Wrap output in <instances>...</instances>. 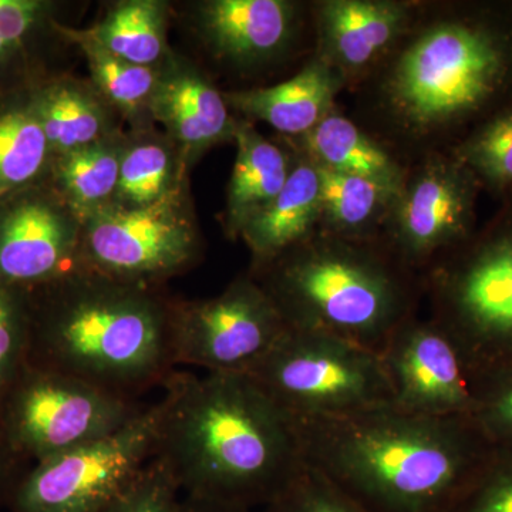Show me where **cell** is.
<instances>
[{"label": "cell", "mask_w": 512, "mask_h": 512, "mask_svg": "<svg viewBox=\"0 0 512 512\" xmlns=\"http://www.w3.org/2000/svg\"><path fill=\"white\" fill-rule=\"evenodd\" d=\"M298 28V5L288 0H210L197 29L218 59L254 66L284 52Z\"/></svg>", "instance_id": "cell-16"}, {"label": "cell", "mask_w": 512, "mask_h": 512, "mask_svg": "<svg viewBox=\"0 0 512 512\" xmlns=\"http://www.w3.org/2000/svg\"><path fill=\"white\" fill-rule=\"evenodd\" d=\"M289 326L251 275L239 276L218 296L173 301L171 345L175 366L207 373L249 375Z\"/></svg>", "instance_id": "cell-11"}, {"label": "cell", "mask_w": 512, "mask_h": 512, "mask_svg": "<svg viewBox=\"0 0 512 512\" xmlns=\"http://www.w3.org/2000/svg\"><path fill=\"white\" fill-rule=\"evenodd\" d=\"M259 512H365L311 467Z\"/></svg>", "instance_id": "cell-35"}, {"label": "cell", "mask_w": 512, "mask_h": 512, "mask_svg": "<svg viewBox=\"0 0 512 512\" xmlns=\"http://www.w3.org/2000/svg\"><path fill=\"white\" fill-rule=\"evenodd\" d=\"M183 184L143 208L110 204L82 220L76 266L127 284L158 286L200 255Z\"/></svg>", "instance_id": "cell-9"}, {"label": "cell", "mask_w": 512, "mask_h": 512, "mask_svg": "<svg viewBox=\"0 0 512 512\" xmlns=\"http://www.w3.org/2000/svg\"><path fill=\"white\" fill-rule=\"evenodd\" d=\"M156 453L183 495L264 508L305 468L292 417L249 375L175 370Z\"/></svg>", "instance_id": "cell-1"}, {"label": "cell", "mask_w": 512, "mask_h": 512, "mask_svg": "<svg viewBox=\"0 0 512 512\" xmlns=\"http://www.w3.org/2000/svg\"><path fill=\"white\" fill-rule=\"evenodd\" d=\"M123 148L124 141L110 136L52 158L47 180L80 221L113 202Z\"/></svg>", "instance_id": "cell-26"}, {"label": "cell", "mask_w": 512, "mask_h": 512, "mask_svg": "<svg viewBox=\"0 0 512 512\" xmlns=\"http://www.w3.org/2000/svg\"><path fill=\"white\" fill-rule=\"evenodd\" d=\"M84 33L124 62L156 67L165 55V8L154 0L121 2Z\"/></svg>", "instance_id": "cell-27"}, {"label": "cell", "mask_w": 512, "mask_h": 512, "mask_svg": "<svg viewBox=\"0 0 512 512\" xmlns=\"http://www.w3.org/2000/svg\"><path fill=\"white\" fill-rule=\"evenodd\" d=\"M301 141L303 156L318 167L366 178L394 192L406 181V170L386 148L335 111Z\"/></svg>", "instance_id": "cell-22"}, {"label": "cell", "mask_w": 512, "mask_h": 512, "mask_svg": "<svg viewBox=\"0 0 512 512\" xmlns=\"http://www.w3.org/2000/svg\"><path fill=\"white\" fill-rule=\"evenodd\" d=\"M180 185L181 167L170 143L140 138L124 143L119 184L111 204L127 210L148 207Z\"/></svg>", "instance_id": "cell-28"}, {"label": "cell", "mask_w": 512, "mask_h": 512, "mask_svg": "<svg viewBox=\"0 0 512 512\" xmlns=\"http://www.w3.org/2000/svg\"><path fill=\"white\" fill-rule=\"evenodd\" d=\"M510 43L478 20L427 23L404 43L380 84L383 109L404 134L429 138L483 109L510 73Z\"/></svg>", "instance_id": "cell-5"}, {"label": "cell", "mask_w": 512, "mask_h": 512, "mask_svg": "<svg viewBox=\"0 0 512 512\" xmlns=\"http://www.w3.org/2000/svg\"><path fill=\"white\" fill-rule=\"evenodd\" d=\"M348 83L332 66L315 56L284 83L225 94L228 106L248 119L264 121L279 133L303 137L335 109L336 96Z\"/></svg>", "instance_id": "cell-18"}, {"label": "cell", "mask_w": 512, "mask_h": 512, "mask_svg": "<svg viewBox=\"0 0 512 512\" xmlns=\"http://www.w3.org/2000/svg\"><path fill=\"white\" fill-rule=\"evenodd\" d=\"M148 113L167 128L180 157L188 161L234 140L238 123L229 114L225 94L184 64L160 70Z\"/></svg>", "instance_id": "cell-17"}, {"label": "cell", "mask_w": 512, "mask_h": 512, "mask_svg": "<svg viewBox=\"0 0 512 512\" xmlns=\"http://www.w3.org/2000/svg\"><path fill=\"white\" fill-rule=\"evenodd\" d=\"M473 419L495 448L512 450V365L477 377Z\"/></svg>", "instance_id": "cell-32"}, {"label": "cell", "mask_w": 512, "mask_h": 512, "mask_svg": "<svg viewBox=\"0 0 512 512\" xmlns=\"http://www.w3.org/2000/svg\"><path fill=\"white\" fill-rule=\"evenodd\" d=\"M96 93L66 77H52L33 92L52 156L72 153L107 137L109 116Z\"/></svg>", "instance_id": "cell-23"}, {"label": "cell", "mask_w": 512, "mask_h": 512, "mask_svg": "<svg viewBox=\"0 0 512 512\" xmlns=\"http://www.w3.org/2000/svg\"><path fill=\"white\" fill-rule=\"evenodd\" d=\"M474 174L457 157L427 158L407 174L387 220V248L421 275L470 239Z\"/></svg>", "instance_id": "cell-12"}, {"label": "cell", "mask_w": 512, "mask_h": 512, "mask_svg": "<svg viewBox=\"0 0 512 512\" xmlns=\"http://www.w3.org/2000/svg\"><path fill=\"white\" fill-rule=\"evenodd\" d=\"M146 407L26 365L0 402V436L20 463L33 466L109 436Z\"/></svg>", "instance_id": "cell-8"}, {"label": "cell", "mask_w": 512, "mask_h": 512, "mask_svg": "<svg viewBox=\"0 0 512 512\" xmlns=\"http://www.w3.org/2000/svg\"><path fill=\"white\" fill-rule=\"evenodd\" d=\"M183 493L168 467L153 457L101 512H180Z\"/></svg>", "instance_id": "cell-33"}, {"label": "cell", "mask_w": 512, "mask_h": 512, "mask_svg": "<svg viewBox=\"0 0 512 512\" xmlns=\"http://www.w3.org/2000/svg\"><path fill=\"white\" fill-rule=\"evenodd\" d=\"M320 214L318 168L301 156L282 191L239 234L251 251L252 268L269 264L311 238L319 231Z\"/></svg>", "instance_id": "cell-19"}, {"label": "cell", "mask_w": 512, "mask_h": 512, "mask_svg": "<svg viewBox=\"0 0 512 512\" xmlns=\"http://www.w3.org/2000/svg\"><path fill=\"white\" fill-rule=\"evenodd\" d=\"M437 323L476 382L512 365V224L467 239L423 274Z\"/></svg>", "instance_id": "cell-6"}, {"label": "cell", "mask_w": 512, "mask_h": 512, "mask_svg": "<svg viewBox=\"0 0 512 512\" xmlns=\"http://www.w3.org/2000/svg\"><path fill=\"white\" fill-rule=\"evenodd\" d=\"M249 376L295 420L393 406L379 353L325 332L289 328Z\"/></svg>", "instance_id": "cell-7"}, {"label": "cell", "mask_w": 512, "mask_h": 512, "mask_svg": "<svg viewBox=\"0 0 512 512\" xmlns=\"http://www.w3.org/2000/svg\"><path fill=\"white\" fill-rule=\"evenodd\" d=\"M412 18L413 6L397 0L320 2L316 6V56L349 82L399 45Z\"/></svg>", "instance_id": "cell-15"}, {"label": "cell", "mask_w": 512, "mask_h": 512, "mask_svg": "<svg viewBox=\"0 0 512 512\" xmlns=\"http://www.w3.org/2000/svg\"><path fill=\"white\" fill-rule=\"evenodd\" d=\"M59 32L63 39L82 47L101 97L127 116H137L141 110H148L160 76L158 67L124 62L94 43L84 30L64 28L59 23Z\"/></svg>", "instance_id": "cell-29"}, {"label": "cell", "mask_w": 512, "mask_h": 512, "mask_svg": "<svg viewBox=\"0 0 512 512\" xmlns=\"http://www.w3.org/2000/svg\"><path fill=\"white\" fill-rule=\"evenodd\" d=\"M28 291L0 285V402L28 362Z\"/></svg>", "instance_id": "cell-31"}, {"label": "cell", "mask_w": 512, "mask_h": 512, "mask_svg": "<svg viewBox=\"0 0 512 512\" xmlns=\"http://www.w3.org/2000/svg\"><path fill=\"white\" fill-rule=\"evenodd\" d=\"M234 140L237 158L228 184L224 218L229 238L239 237L245 225L274 200L293 167L285 151L249 123H237Z\"/></svg>", "instance_id": "cell-21"}, {"label": "cell", "mask_w": 512, "mask_h": 512, "mask_svg": "<svg viewBox=\"0 0 512 512\" xmlns=\"http://www.w3.org/2000/svg\"><path fill=\"white\" fill-rule=\"evenodd\" d=\"M163 406H147L103 439L33 464L10 495L12 512H101L154 457Z\"/></svg>", "instance_id": "cell-10"}, {"label": "cell", "mask_w": 512, "mask_h": 512, "mask_svg": "<svg viewBox=\"0 0 512 512\" xmlns=\"http://www.w3.org/2000/svg\"><path fill=\"white\" fill-rule=\"evenodd\" d=\"M249 275L291 329L315 330L382 353L416 316L424 278L383 239L355 241L318 231Z\"/></svg>", "instance_id": "cell-4"}, {"label": "cell", "mask_w": 512, "mask_h": 512, "mask_svg": "<svg viewBox=\"0 0 512 512\" xmlns=\"http://www.w3.org/2000/svg\"><path fill=\"white\" fill-rule=\"evenodd\" d=\"M292 420L303 463L365 512H448L495 451L473 416Z\"/></svg>", "instance_id": "cell-2"}, {"label": "cell", "mask_w": 512, "mask_h": 512, "mask_svg": "<svg viewBox=\"0 0 512 512\" xmlns=\"http://www.w3.org/2000/svg\"><path fill=\"white\" fill-rule=\"evenodd\" d=\"M474 177L495 188L512 184V109L485 124L456 156Z\"/></svg>", "instance_id": "cell-30"}, {"label": "cell", "mask_w": 512, "mask_h": 512, "mask_svg": "<svg viewBox=\"0 0 512 512\" xmlns=\"http://www.w3.org/2000/svg\"><path fill=\"white\" fill-rule=\"evenodd\" d=\"M55 3L0 0V103L46 80L50 37L59 35Z\"/></svg>", "instance_id": "cell-20"}, {"label": "cell", "mask_w": 512, "mask_h": 512, "mask_svg": "<svg viewBox=\"0 0 512 512\" xmlns=\"http://www.w3.org/2000/svg\"><path fill=\"white\" fill-rule=\"evenodd\" d=\"M316 168L322 200L319 231L355 241L380 239L399 192L366 178Z\"/></svg>", "instance_id": "cell-25"}, {"label": "cell", "mask_w": 512, "mask_h": 512, "mask_svg": "<svg viewBox=\"0 0 512 512\" xmlns=\"http://www.w3.org/2000/svg\"><path fill=\"white\" fill-rule=\"evenodd\" d=\"M26 365L138 400L177 370L173 301L158 286L73 268L28 291Z\"/></svg>", "instance_id": "cell-3"}, {"label": "cell", "mask_w": 512, "mask_h": 512, "mask_svg": "<svg viewBox=\"0 0 512 512\" xmlns=\"http://www.w3.org/2000/svg\"><path fill=\"white\" fill-rule=\"evenodd\" d=\"M82 221L49 180L0 201V285L35 289L76 268Z\"/></svg>", "instance_id": "cell-14"}, {"label": "cell", "mask_w": 512, "mask_h": 512, "mask_svg": "<svg viewBox=\"0 0 512 512\" xmlns=\"http://www.w3.org/2000/svg\"><path fill=\"white\" fill-rule=\"evenodd\" d=\"M448 512H512V450L495 448L493 457Z\"/></svg>", "instance_id": "cell-34"}, {"label": "cell", "mask_w": 512, "mask_h": 512, "mask_svg": "<svg viewBox=\"0 0 512 512\" xmlns=\"http://www.w3.org/2000/svg\"><path fill=\"white\" fill-rule=\"evenodd\" d=\"M33 92L0 103V201L49 178L53 156Z\"/></svg>", "instance_id": "cell-24"}, {"label": "cell", "mask_w": 512, "mask_h": 512, "mask_svg": "<svg viewBox=\"0 0 512 512\" xmlns=\"http://www.w3.org/2000/svg\"><path fill=\"white\" fill-rule=\"evenodd\" d=\"M180 512H255L239 505L220 503V501L205 500V498L183 495Z\"/></svg>", "instance_id": "cell-37"}, {"label": "cell", "mask_w": 512, "mask_h": 512, "mask_svg": "<svg viewBox=\"0 0 512 512\" xmlns=\"http://www.w3.org/2000/svg\"><path fill=\"white\" fill-rule=\"evenodd\" d=\"M25 467V464L20 463L0 436V508L8 507L10 495L22 474L25 473Z\"/></svg>", "instance_id": "cell-36"}, {"label": "cell", "mask_w": 512, "mask_h": 512, "mask_svg": "<svg viewBox=\"0 0 512 512\" xmlns=\"http://www.w3.org/2000/svg\"><path fill=\"white\" fill-rule=\"evenodd\" d=\"M380 357L394 409L427 417L473 416L474 377L434 320L417 315L407 319L387 340Z\"/></svg>", "instance_id": "cell-13"}]
</instances>
